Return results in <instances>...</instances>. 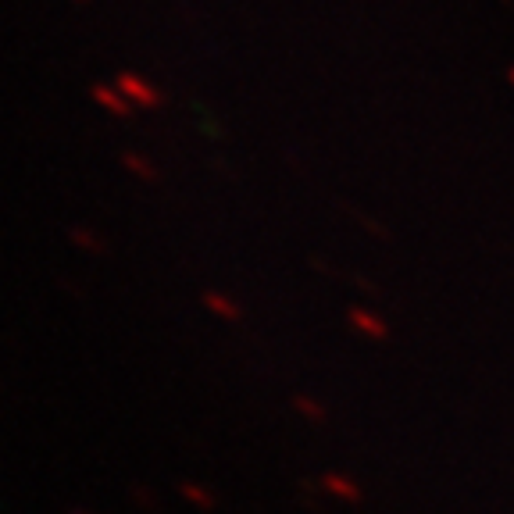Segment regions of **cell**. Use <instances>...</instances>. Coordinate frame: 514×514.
<instances>
[{"instance_id": "6da1fadb", "label": "cell", "mask_w": 514, "mask_h": 514, "mask_svg": "<svg viewBox=\"0 0 514 514\" xmlns=\"http://www.w3.org/2000/svg\"><path fill=\"white\" fill-rule=\"evenodd\" d=\"M115 86L125 93V97L133 100V108H158V104H161L158 86L147 83V79H143V75H136V72H122L115 79Z\"/></svg>"}, {"instance_id": "7a4b0ae2", "label": "cell", "mask_w": 514, "mask_h": 514, "mask_svg": "<svg viewBox=\"0 0 514 514\" xmlns=\"http://www.w3.org/2000/svg\"><path fill=\"white\" fill-rule=\"evenodd\" d=\"M90 97L97 100L100 108L104 111H111V115H118V118H125V115H133V100L125 97L118 86H111V83H97L90 90Z\"/></svg>"}, {"instance_id": "3957f363", "label": "cell", "mask_w": 514, "mask_h": 514, "mask_svg": "<svg viewBox=\"0 0 514 514\" xmlns=\"http://www.w3.org/2000/svg\"><path fill=\"white\" fill-rule=\"evenodd\" d=\"M122 165L133 175H140V179H154V165H150L147 158H140V154H133V150H125L122 154Z\"/></svg>"}, {"instance_id": "277c9868", "label": "cell", "mask_w": 514, "mask_h": 514, "mask_svg": "<svg viewBox=\"0 0 514 514\" xmlns=\"http://www.w3.org/2000/svg\"><path fill=\"white\" fill-rule=\"evenodd\" d=\"M75 243H83V247H93V250H97V254H100V243L97 240H93V236L90 233H79V229H75Z\"/></svg>"}]
</instances>
